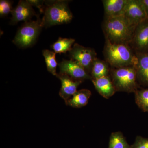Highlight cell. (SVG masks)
<instances>
[{
    "mask_svg": "<svg viewBox=\"0 0 148 148\" xmlns=\"http://www.w3.org/2000/svg\"><path fill=\"white\" fill-rule=\"evenodd\" d=\"M12 2L7 0L0 1V16L3 17L7 16L12 11Z\"/></svg>",
    "mask_w": 148,
    "mask_h": 148,
    "instance_id": "cell-21",
    "label": "cell"
},
{
    "mask_svg": "<svg viewBox=\"0 0 148 148\" xmlns=\"http://www.w3.org/2000/svg\"><path fill=\"white\" fill-rule=\"evenodd\" d=\"M111 77L116 91L135 93L138 90L137 74L134 66L114 69L112 71Z\"/></svg>",
    "mask_w": 148,
    "mask_h": 148,
    "instance_id": "cell-4",
    "label": "cell"
},
{
    "mask_svg": "<svg viewBox=\"0 0 148 148\" xmlns=\"http://www.w3.org/2000/svg\"><path fill=\"white\" fill-rule=\"evenodd\" d=\"M108 148H130L122 132L116 131L111 133Z\"/></svg>",
    "mask_w": 148,
    "mask_h": 148,
    "instance_id": "cell-17",
    "label": "cell"
},
{
    "mask_svg": "<svg viewBox=\"0 0 148 148\" xmlns=\"http://www.w3.org/2000/svg\"><path fill=\"white\" fill-rule=\"evenodd\" d=\"M47 71L53 75L57 76L56 70L57 64L56 59V53L49 50L43 51Z\"/></svg>",
    "mask_w": 148,
    "mask_h": 148,
    "instance_id": "cell-19",
    "label": "cell"
},
{
    "mask_svg": "<svg viewBox=\"0 0 148 148\" xmlns=\"http://www.w3.org/2000/svg\"><path fill=\"white\" fill-rule=\"evenodd\" d=\"M75 40L72 38H59L58 40L51 46L56 53H66L72 49V46Z\"/></svg>",
    "mask_w": 148,
    "mask_h": 148,
    "instance_id": "cell-18",
    "label": "cell"
},
{
    "mask_svg": "<svg viewBox=\"0 0 148 148\" xmlns=\"http://www.w3.org/2000/svg\"><path fill=\"white\" fill-rule=\"evenodd\" d=\"M130 148H148V138L138 136Z\"/></svg>",
    "mask_w": 148,
    "mask_h": 148,
    "instance_id": "cell-22",
    "label": "cell"
},
{
    "mask_svg": "<svg viewBox=\"0 0 148 148\" xmlns=\"http://www.w3.org/2000/svg\"><path fill=\"white\" fill-rule=\"evenodd\" d=\"M31 5L36 7L39 10L40 13L44 12L45 6L44 5V1H38V0H29L27 1Z\"/></svg>",
    "mask_w": 148,
    "mask_h": 148,
    "instance_id": "cell-23",
    "label": "cell"
},
{
    "mask_svg": "<svg viewBox=\"0 0 148 148\" xmlns=\"http://www.w3.org/2000/svg\"><path fill=\"white\" fill-rule=\"evenodd\" d=\"M12 17L11 24L14 25L19 21H27L35 15L32 6L27 1H20L18 5L11 12Z\"/></svg>",
    "mask_w": 148,
    "mask_h": 148,
    "instance_id": "cell-10",
    "label": "cell"
},
{
    "mask_svg": "<svg viewBox=\"0 0 148 148\" xmlns=\"http://www.w3.org/2000/svg\"><path fill=\"white\" fill-rule=\"evenodd\" d=\"M56 77L61 80V83L59 95L66 102L77 91V88L82 82L74 80L67 75L60 73Z\"/></svg>",
    "mask_w": 148,
    "mask_h": 148,
    "instance_id": "cell-11",
    "label": "cell"
},
{
    "mask_svg": "<svg viewBox=\"0 0 148 148\" xmlns=\"http://www.w3.org/2000/svg\"><path fill=\"white\" fill-rule=\"evenodd\" d=\"M67 1H50L45 2L44 15L42 18L43 27L68 24L71 21L73 14Z\"/></svg>",
    "mask_w": 148,
    "mask_h": 148,
    "instance_id": "cell-3",
    "label": "cell"
},
{
    "mask_svg": "<svg viewBox=\"0 0 148 148\" xmlns=\"http://www.w3.org/2000/svg\"><path fill=\"white\" fill-rule=\"evenodd\" d=\"M92 81L97 92L103 98L109 99L116 92L112 79L108 76L92 79Z\"/></svg>",
    "mask_w": 148,
    "mask_h": 148,
    "instance_id": "cell-12",
    "label": "cell"
},
{
    "mask_svg": "<svg viewBox=\"0 0 148 148\" xmlns=\"http://www.w3.org/2000/svg\"><path fill=\"white\" fill-rule=\"evenodd\" d=\"M131 43L138 53H146V51L148 49L147 19L136 27Z\"/></svg>",
    "mask_w": 148,
    "mask_h": 148,
    "instance_id": "cell-9",
    "label": "cell"
},
{
    "mask_svg": "<svg viewBox=\"0 0 148 148\" xmlns=\"http://www.w3.org/2000/svg\"><path fill=\"white\" fill-rule=\"evenodd\" d=\"M142 1L145 5L148 18V0H142Z\"/></svg>",
    "mask_w": 148,
    "mask_h": 148,
    "instance_id": "cell-24",
    "label": "cell"
},
{
    "mask_svg": "<svg viewBox=\"0 0 148 148\" xmlns=\"http://www.w3.org/2000/svg\"><path fill=\"white\" fill-rule=\"evenodd\" d=\"M109 71L108 66L107 63L96 58L93 62L90 71L91 79L108 76Z\"/></svg>",
    "mask_w": 148,
    "mask_h": 148,
    "instance_id": "cell-16",
    "label": "cell"
},
{
    "mask_svg": "<svg viewBox=\"0 0 148 148\" xmlns=\"http://www.w3.org/2000/svg\"><path fill=\"white\" fill-rule=\"evenodd\" d=\"M43 27L42 20L39 17L36 21H26L18 29L13 42L20 47H31L36 42Z\"/></svg>",
    "mask_w": 148,
    "mask_h": 148,
    "instance_id": "cell-5",
    "label": "cell"
},
{
    "mask_svg": "<svg viewBox=\"0 0 148 148\" xmlns=\"http://www.w3.org/2000/svg\"><path fill=\"white\" fill-rule=\"evenodd\" d=\"M122 15L135 27L148 19L145 5L140 0H127Z\"/></svg>",
    "mask_w": 148,
    "mask_h": 148,
    "instance_id": "cell-7",
    "label": "cell"
},
{
    "mask_svg": "<svg viewBox=\"0 0 148 148\" xmlns=\"http://www.w3.org/2000/svg\"><path fill=\"white\" fill-rule=\"evenodd\" d=\"M137 61L134 67L137 79L142 84L148 85V52L138 53Z\"/></svg>",
    "mask_w": 148,
    "mask_h": 148,
    "instance_id": "cell-13",
    "label": "cell"
},
{
    "mask_svg": "<svg viewBox=\"0 0 148 148\" xmlns=\"http://www.w3.org/2000/svg\"><path fill=\"white\" fill-rule=\"evenodd\" d=\"M127 0L103 1L106 17L121 16L123 14Z\"/></svg>",
    "mask_w": 148,
    "mask_h": 148,
    "instance_id": "cell-14",
    "label": "cell"
},
{
    "mask_svg": "<svg viewBox=\"0 0 148 148\" xmlns=\"http://www.w3.org/2000/svg\"><path fill=\"white\" fill-rule=\"evenodd\" d=\"M135 94L137 106L143 112H148V89L137 90Z\"/></svg>",
    "mask_w": 148,
    "mask_h": 148,
    "instance_id": "cell-20",
    "label": "cell"
},
{
    "mask_svg": "<svg viewBox=\"0 0 148 148\" xmlns=\"http://www.w3.org/2000/svg\"><path fill=\"white\" fill-rule=\"evenodd\" d=\"M123 15L106 17L103 24L106 40L113 44L128 45L132 41L135 28Z\"/></svg>",
    "mask_w": 148,
    "mask_h": 148,
    "instance_id": "cell-1",
    "label": "cell"
},
{
    "mask_svg": "<svg viewBox=\"0 0 148 148\" xmlns=\"http://www.w3.org/2000/svg\"><path fill=\"white\" fill-rule=\"evenodd\" d=\"M104 52L107 63L115 69L134 66L137 61L128 45L113 44L106 40Z\"/></svg>",
    "mask_w": 148,
    "mask_h": 148,
    "instance_id": "cell-2",
    "label": "cell"
},
{
    "mask_svg": "<svg viewBox=\"0 0 148 148\" xmlns=\"http://www.w3.org/2000/svg\"><path fill=\"white\" fill-rule=\"evenodd\" d=\"M60 73L65 74L75 81H82L91 79L89 74L76 61L63 60L58 64Z\"/></svg>",
    "mask_w": 148,
    "mask_h": 148,
    "instance_id": "cell-8",
    "label": "cell"
},
{
    "mask_svg": "<svg viewBox=\"0 0 148 148\" xmlns=\"http://www.w3.org/2000/svg\"><path fill=\"white\" fill-rule=\"evenodd\" d=\"M91 95L90 90L81 89L77 91L71 98L66 102V103L73 108H79L87 105Z\"/></svg>",
    "mask_w": 148,
    "mask_h": 148,
    "instance_id": "cell-15",
    "label": "cell"
},
{
    "mask_svg": "<svg viewBox=\"0 0 148 148\" xmlns=\"http://www.w3.org/2000/svg\"><path fill=\"white\" fill-rule=\"evenodd\" d=\"M69 52L71 59L78 63L88 73H90L92 64L96 58L95 51L76 43Z\"/></svg>",
    "mask_w": 148,
    "mask_h": 148,
    "instance_id": "cell-6",
    "label": "cell"
}]
</instances>
